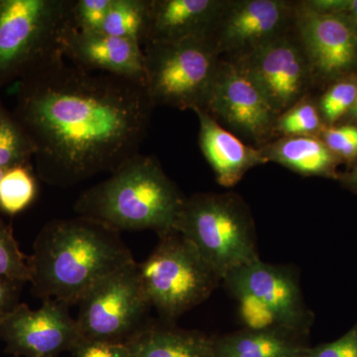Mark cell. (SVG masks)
Returning <instances> with one entry per match:
<instances>
[{
  "mask_svg": "<svg viewBox=\"0 0 357 357\" xmlns=\"http://www.w3.org/2000/svg\"><path fill=\"white\" fill-rule=\"evenodd\" d=\"M154 107L144 84L64 57L20 82L14 116L36 147L39 178L67 188L139 153Z\"/></svg>",
  "mask_w": 357,
  "mask_h": 357,
  "instance_id": "1",
  "label": "cell"
},
{
  "mask_svg": "<svg viewBox=\"0 0 357 357\" xmlns=\"http://www.w3.org/2000/svg\"><path fill=\"white\" fill-rule=\"evenodd\" d=\"M121 232L82 217L51 220L28 257L32 293L43 301L79 304L98 284L135 263Z\"/></svg>",
  "mask_w": 357,
  "mask_h": 357,
  "instance_id": "2",
  "label": "cell"
},
{
  "mask_svg": "<svg viewBox=\"0 0 357 357\" xmlns=\"http://www.w3.org/2000/svg\"><path fill=\"white\" fill-rule=\"evenodd\" d=\"M185 198L158 160L138 153L107 180L82 192L74 208L77 215L119 232L154 230L162 237L176 231Z\"/></svg>",
  "mask_w": 357,
  "mask_h": 357,
  "instance_id": "3",
  "label": "cell"
},
{
  "mask_svg": "<svg viewBox=\"0 0 357 357\" xmlns=\"http://www.w3.org/2000/svg\"><path fill=\"white\" fill-rule=\"evenodd\" d=\"M75 0H0V88L64 58Z\"/></svg>",
  "mask_w": 357,
  "mask_h": 357,
  "instance_id": "4",
  "label": "cell"
},
{
  "mask_svg": "<svg viewBox=\"0 0 357 357\" xmlns=\"http://www.w3.org/2000/svg\"><path fill=\"white\" fill-rule=\"evenodd\" d=\"M175 230L195 246L220 279L260 259L255 222L236 192H198L185 197Z\"/></svg>",
  "mask_w": 357,
  "mask_h": 357,
  "instance_id": "5",
  "label": "cell"
},
{
  "mask_svg": "<svg viewBox=\"0 0 357 357\" xmlns=\"http://www.w3.org/2000/svg\"><path fill=\"white\" fill-rule=\"evenodd\" d=\"M222 284L236 302L243 328L310 335L314 314L305 302L295 268L257 259L230 271Z\"/></svg>",
  "mask_w": 357,
  "mask_h": 357,
  "instance_id": "6",
  "label": "cell"
},
{
  "mask_svg": "<svg viewBox=\"0 0 357 357\" xmlns=\"http://www.w3.org/2000/svg\"><path fill=\"white\" fill-rule=\"evenodd\" d=\"M138 270L150 307L166 321L201 305L222 284L217 272L178 231L159 237Z\"/></svg>",
  "mask_w": 357,
  "mask_h": 357,
  "instance_id": "7",
  "label": "cell"
},
{
  "mask_svg": "<svg viewBox=\"0 0 357 357\" xmlns=\"http://www.w3.org/2000/svg\"><path fill=\"white\" fill-rule=\"evenodd\" d=\"M145 88L154 107L203 109L220 67L208 37L144 45Z\"/></svg>",
  "mask_w": 357,
  "mask_h": 357,
  "instance_id": "8",
  "label": "cell"
},
{
  "mask_svg": "<svg viewBox=\"0 0 357 357\" xmlns=\"http://www.w3.org/2000/svg\"><path fill=\"white\" fill-rule=\"evenodd\" d=\"M77 323L84 340L126 344L147 325L151 309L138 263L122 268L91 289L79 303Z\"/></svg>",
  "mask_w": 357,
  "mask_h": 357,
  "instance_id": "9",
  "label": "cell"
},
{
  "mask_svg": "<svg viewBox=\"0 0 357 357\" xmlns=\"http://www.w3.org/2000/svg\"><path fill=\"white\" fill-rule=\"evenodd\" d=\"M229 60L255 84L278 117L307 98L314 83L295 28Z\"/></svg>",
  "mask_w": 357,
  "mask_h": 357,
  "instance_id": "10",
  "label": "cell"
},
{
  "mask_svg": "<svg viewBox=\"0 0 357 357\" xmlns=\"http://www.w3.org/2000/svg\"><path fill=\"white\" fill-rule=\"evenodd\" d=\"M249 145L260 148L276 137L275 114L266 98L232 61L222 58L203 109Z\"/></svg>",
  "mask_w": 357,
  "mask_h": 357,
  "instance_id": "11",
  "label": "cell"
},
{
  "mask_svg": "<svg viewBox=\"0 0 357 357\" xmlns=\"http://www.w3.org/2000/svg\"><path fill=\"white\" fill-rule=\"evenodd\" d=\"M357 23L344 14L314 10L295 2L294 28L314 82L335 81L357 70Z\"/></svg>",
  "mask_w": 357,
  "mask_h": 357,
  "instance_id": "12",
  "label": "cell"
},
{
  "mask_svg": "<svg viewBox=\"0 0 357 357\" xmlns=\"http://www.w3.org/2000/svg\"><path fill=\"white\" fill-rule=\"evenodd\" d=\"M70 306L58 300H45L38 310L20 303L0 323V338L6 351L15 356L56 357L76 351L84 338Z\"/></svg>",
  "mask_w": 357,
  "mask_h": 357,
  "instance_id": "13",
  "label": "cell"
},
{
  "mask_svg": "<svg viewBox=\"0 0 357 357\" xmlns=\"http://www.w3.org/2000/svg\"><path fill=\"white\" fill-rule=\"evenodd\" d=\"M294 16L287 0H227L208 38L220 57L236 58L291 31Z\"/></svg>",
  "mask_w": 357,
  "mask_h": 357,
  "instance_id": "14",
  "label": "cell"
},
{
  "mask_svg": "<svg viewBox=\"0 0 357 357\" xmlns=\"http://www.w3.org/2000/svg\"><path fill=\"white\" fill-rule=\"evenodd\" d=\"M63 54L68 61L83 69L145 84L144 51L139 42L103 32L72 29L63 42Z\"/></svg>",
  "mask_w": 357,
  "mask_h": 357,
  "instance_id": "15",
  "label": "cell"
},
{
  "mask_svg": "<svg viewBox=\"0 0 357 357\" xmlns=\"http://www.w3.org/2000/svg\"><path fill=\"white\" fill-rule=\"evenodd\" d=\"M227 0H148L142 45L208 37Z\"/></svg>",
  "mask_w": 357,
  "mask_h": 357,
  "instance_id": "16",
  "label": "cell"
},
{
  "mask_svg": "<svg viewBox=\"0 0 357 357\" xmlns=\"http://www.w3.org/2000/svg\"><path fill=\"white\" fill-rule=\"evenodd\" d=\"M194 112L199 119V147L218 184L234 187L249 170L268 163L260 148L245 144L203 109H195Z\"/></svg>",
  "mask_w": 357,
  "mask_h": 357,
  "instance_id": "17",
  "label": "cell"
},
{
  "mask_svg": "<svg viewBox=\"0 0 357 357\" xmlns=\"http://www.w3.org/2000/svg\"><path fill=\"white\" fill-rule=\"evenodd\" d=\"M309 335L283 328H243L213 337L215 357H301Z\"/></svg>",
  "mask_w": 357,
  "mask_h": 357,
  "instance_id": "18",
  "label": "cell"
},
{
  "mask_svg": "<svg viewBox=\"0 0 357 357\" xmlns=\"http://www.w3.org/2000/svg\"><path fill=\"white\" fill-rule=\"evenodd\" d=\"M134 357H215L213 337L171 321H148L126 344Z\"/></svg>",
  "mask_w": 357,
  "mask_h": 357,
  "instance_id": "19",
  "label": "cell"
},
{
  "mask_svg": "<svg viewBox=\"0 0 357 357\" xmlns=\"http://www.w3.org/2000/svg\"><path fill=\"white\" fill-rule=\"evenodd\" d=\"M260 150L268 163L274 162L301 176L337 178L340 158L319 136L279 137Z\"/></svg>",
  "mask_w": 357,
  "mask_h": 357,
  "instance_id": "20",
  "label": "cell"
},
{
  "mask_svg": "<svg viewBox=\"0 0 357 357\" xmlns=\"http://www.w3.org/2000/svg\"><path fill=\"white\" fill-rule=\"evenodd\" d=\"M36 147L14 114L0 102V168L29 165Z\"/></svg>",
  "mask_w": 357,
  "mask_h": 357,
  "instance_id": "21",
  "label": "cell"
},
{
  "mask_svg": "<svg viewBox=\"0 0 357 357\" xmlns=\"http://www.w3.org/2000/svg\"><path fill=\"white\" fill-rule=\"evenodd\" d=\"M37 183L31 164L11 167L0 178V211L15 215L36 198Z\"/></svg>",
  "mask_w": 357,
  "mask_h": 357,
  "instance_id": "22",
  "label": "cell"
},
{
  "mask_svg": "<svg viewBox=\"0 0 357 357\" xmlns=\"http://www.w3.org/2000/svg\"><path fill=\"white\" fill-rule=\"evenodd\" d=\"M148 0H114L102 32L133 40L142 45L147 20Z\"/></svg>",
  "mask_w": 357,
  "mask_h": 357,
  "instance_id": "23",
  "label": "cell"
},
{
  "mask_svg": "<svg viewBox=\"0 0 357 357\" xmlns=\"http://www.w3.org/2000/svg\"><path fill=\"white\" fill-rule=\"evenodd\" d=\"M325 128L318 107L307 96L277 119L275 134L277 138L278 136H318Z\"/></svg>",
  "mask_w": 357,
  "mask_h": 357,
  "instance_id": "24",
  "label": "cell"
},
{
  "mask_svg": "<svg viewBox=\"0 0 357 357\" xmlns=\"http://www.w3.org/2000/svg\"><path fill=\"white\" fill-rule=\"evenodd\" d=\"M0 278L23 284L30 281L28 257L20 250L13 229L0 218Z\"/></svg>",
  "mask_w": 357,
  "mask_h": 357,
  "instance_id": "25",
  "label": "cell"
},
{
  "mask_svg": "<svg viewBox=\"0 0 357 357\" xmlns=\"http://www.w3.org/2000/svg\"><path fill=\"white\" fill-rule=\"evenodd\" d=\"M356 82L344 79L333 84L321 96L319 102L321 119L330 124L335 123L340 117L349 114L356 102Z\"/></svg>",
  "mask_w": 357,
  "mask_h": 357,
  "instance_id": "26",
  "label": "cell"
},
{
  "mask_svg": "<svg viewBox=\"0 0 357 357\" xmlns=\"http://www.w3.org/2000/svg\"><path fill=\"white\" fill-rule=\"evenodd\" d=\"M114 0H75L72 18L75 29L79 32H102Z\"/></svg>",
  "mask_w": 357,
  "mask_h": 357,
  "instance_id": "27",
  "label": "cell"
},
{
  "mask_svg": "<svg viewBox=\"0 0 357 357\" xmlns=\"http://www.w3.org/2000/svg\"><path fill=\"white\" fill-rule=\"evenodd\" d=\"M321 140L338 158L352 161L357 157V126H330L321 133Z\"/></svg>",
  "mask_w": 357,
  "mask_h": 357,
  "instance_id": "28",
  "label": "cell"
},
{
  "mask_svg": "<svg viewBox=\"0 0 357 357\" xmlns=\"http://www.w3.org/2000/svg\"><path fill=\"white\" fill-rule=\"evenodd\" d=\"M301 357H357V321L342 337L309 347Z\"/></svg>",
  "mask_w": 357,
  "mask_h": 357,
  "instance_id": "29",
  "label": "cell"
},
{
  "mask_svg": "<svg viewBox=\"0 0 357 357\" xmlns=\"http://www.w3.org/2000/svg\"><path fill=\"white\" fill-rule=\"evenodd\" d=\"M75 357H134L128 345L83 340L73 352Z\"/></svg>",
  "mask_w": 357,
  "mask_h": 357,
  "instance_id": "30",
  "label": "cell"
},
{
  "mask_svg": "<svg viewBox=\"0 0 357 357\" xmlns=\"http://www.w3.org/2000/svg\"><path fill=\"white\" fill-rule=\"evenodd\" d=\"M305 2L319 13L344 14L357 23V0H312Z\"/></svg>",
  "mask_w": 357,
  "mask_h": 357,
  "instance_id": "31",
  "label": "cell"
},
{
  "mask_svg": "<svg viewBox=\"0 0 357 357\" xmlns=\"http://www.w3.org/2000/svg\"><path fill=\"white\" fill-rule=\"evenodd\" d=\"M23 284L0 278V323L20 304Z\"/></svg>",
  "mask_w": 357,
  "mask_h": 357,
  "instance_id": "32",
  "label": "cell"
},
{
  "mask_svg": "<svg viewBox=\"0 0 357 357\" xmlns=\"http://www.w3.org/2000/svg\"><path fill=\"white\" fill-rule=\"evenodd\" d=\"M342 180L347 187L357 192V164L354 167V170L351 172L347 173L344 177L342 178Z\"/></svg>",
  "mask_w": 357,
  "mask_h": 357,
  "instance_id": "33",
  "label": "cell"
},
{
  "mask_svg": "<svg viewBox=\"0 0 357 357\" xmlns=\"http://www.w3.org/2000/svg\"><path fill=\"white\" fill-rule=\"evenodd\" d=\"M349 114H351V117H354V119H356L357 121V96L356 98V102H354L351 110H349Z\"/></svg>",
  "mask_w": 357,
  "mask_h": 357,
  "instance_id": "34",
  "label": "cell"
},
{
  "mask_svg": "<svg viewBox=\"0 0 357 357\" xmlns=\"http://www.w3.org/2000/svg\"><path fill=\"white\" fill-rule=\"evenodd\" d=\"M4 171H6L4 169L0 168V178H1L2 175H3Z\"/></svg>",
  "mask_w": 357,
  "mask_h": 357,
  "instance_id": "35",
  "label": "cell"
}]
</instances>
